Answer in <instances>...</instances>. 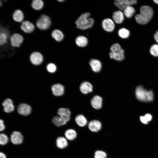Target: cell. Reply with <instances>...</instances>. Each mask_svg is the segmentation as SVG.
<instances>
[{"label":"cell","mask_w":158,"mask_h":158,"mask_svg":"<svg viewBox=\"0 0 158 158\" xmlns=\"http://www.w3.org/2000/svg\"><path fill=\"white\" fill-rule=\"evenodd\" d=\"M154 37L155 40L158 43V31L156 32Z\"/></svg>","instance_id":"obj_39"},{"label":"cell","mask_w":158,"mask_h":158,"mask_svg":"<svg viewBox=\"0 0 158 158\" xmlns=\"http://www.w3.org/2000/svg\"><path fill=\"white\" fill-rule=\"evenodd\" d=\"M47 71L50 73H53L55 72L56 69V65L53 63L48 64L47 66Z\"/></svg>","instance_id":"obj_35"},{"label":"cell","mask_w":158,"mask_h":158,"mask_svg":"<svg viewBox=\"0 0 158 158\" xmlns=\"http://www.w3.org/2000/svg\"><path fill=\"white\" fill-rule=\"evenodd\" d=\"M0 158H6V157L4 153L0 152Z\"/></svg>","instance_id":"obj_40"},{"label":"cell","mask_w":158,"mask_h":158,"mask_svg":"<svg viewBox=\"0 0 158 158\" xmlns=\"http://www.w3.org/2000/svg\"><path fill=\"white\" fill-rule=\"evenodd\" d=\"M89 64L92 70L94 72L98 73L101 70L102 64L99 60L95 59H92L90 61Z\"/></svg>","instance_id":"obj_19"},{"label":"cell","mask_w":158,"mask_h":158,"mask_svg":"<svg viewBox=\"0 0 158 158\" xmlns=\"http://www.w3.org/2000/svg\"><path fill=\"white\" fill-rule=\"evenodd\" d=\"M31 6L35 9L40 10L43 7L44 3L41 0H34L32 1Z\"/></svg>","instance_id":"obj_29"},{"label":"cell","mask_w":158,"mask_h":158,"mask_svg":"<svg viewBox=\"0 0 158 158\" xmlns=\"http://www.w3.org/2000/svg\"><path fill=\"white\" fill-rule=\"evenodd\" d=\"M94 158H107V155L104 151L101 150H96L94 154Z\"/></svg>","instance_id":"obj_31"},{"label":"cell","mask_w":158,"mask_h":158,"mask_svg":"<svg viewBox=\"0 0 158 158\" xmlns=\"http://www.w3.org/2000/svg\"><path fill=\"white\" fill-rule=\"evenodd\" d=\"M102 98L97 95L94 96L91 100V104L92 107L96 109L101 108L102 104Z\"/></svg>","instance_id":"obj_15"},{"label":"cell","mask_w":158,"mask_h":158,"mask_svg":"<svg viewBox=\"0 0 158 158\" xmlns=\"http://www.w3.org/2000/svg\"><path fill=\"white\" fill-rule=\"evenodd\" d=\"M135 94L137 99L139 100L150 102L154 99V94L151 90L145 89L142 85L137 86L135 90Z\"/></svg>","instance_id":"obj_3"},{"label":"cell","mask_w":158,"mask_h":158,"mask_svg":"<svg viewBox=\"0 0 158 158\" xmlns=\"http://www.w3.org/2000/svg\"><path fill=\"white\" fill-rule=\"evenodd\" d=\"M32 109L31 106L27 104L22 103L20 104L17 108L18 112L20 114L27 116L31 112Z\"/></svg>","instance_id":"obj_9"},{"label":"cell","mask_w":158,"mask_h":158,"mask_svg":"<svg viewBox=\"0 0 158 158\" xmlns=\"http://www.w3.org/2000/svg\"><path fill=\"white\" fill-rule=\"evenodd\" d=\"M140 120L143 123L145 124H147L148 123V122L146 120L144 116H141L140 117Z\"/></svg>","instance_id":"obj_38"},{"label":"cell","mask_w":158,"mask_h":158,"mask_svg":"<svg viewBox=\"0 0 158 158\" xmlns=\"http://www.w3.org/2000/svg\"><path fill=\"white\" fill-rule=\"evenodd\" d=\"M21 29L26 33H30L34 30L33 24L28 21H25L22 22L20 25Z\"/></svg>","instance_id":"obj_17"},{"label":"cell","mask_w":158,"mask_h":158,"mask_svg":"<svg viewBox=\"0 0 158 158\" xmlns=\"http://www.w3.org/2000/svg\"><path fill=\"white\" fill-rule=\"evenodd\" d=\"M58 1L59 2H63L64 1L63 0H58Z\"/></svg>","instance_id":"obj_43"},{"label":"cell","mask_w":158,"mask_h":158,"mask_svg":"<svg viewBox=\"0 0 158 158\" xmlns=\"http://www.w3.org/2000/svg\"><path fill=\"white\" fill-rule=\"evenodd\" d=\"M103 28L107 32L113 31L115 28V24L114 21L110 18L104 19L102 23Z\"/></svg>","instance_id":"obj_10"},{"label":"cell","mask_w":158,"mask_h":158,"mask_svg":"<svg viewBox=\"0 0 158 158\" xmlns=\"http://www.w3.org/2000/svg\"><path fill=\"white\" fill-rule=\"evenodd\" d=\"M136 0H116L114 4L121 11H124L127 7L137 4Z\"/></svg>","instance_id":"obj_6"},{"label":"cell","mask_w":158,"mask_h":158,"mask_svg":"<svg viewBox=\"0 0 158 158\" xmlns=\"http://www.w3.org/2000/svg\"><path fill=\"white\" fill-rule=\"evenodd\" d=\"M118 33L120 37L122 38L126 39L129 37L130 32L128 29L125 28H122L119 30Z\"/></svg>","instance_id":"obj_30"},{"label":"cell","mask_w":158,"mask_h":158,"mask_svg":"<svg viewBox=\"0 0 158 158\" xmlns=\"http://www.w3.org/2000/svg\"><path fill=\"white\" fill-rule=\"evenodd\" d=\"M80 90L81 92L84 94H87L93 91L92 84L87 81L83 82L80 85Z\"/></svg>","instance_id":"obj_16"},{"label":"cell","mask_w":158,"mask_h":158,"mask_svg":"<svg viewBox=\"0 0 158 158\" xmlns=\"http://www.w3.org/2000/svg\"><path fill=\"white\" fill-rule=\"evenodd\" d=\"M90 14L88 12L81 14L75 22L77 27L82 30L87 29L93 25L94 21L93 19L90 18Z\"/></svg>","instance_id":"obj_2"},{"label":"cell","mask_w":158,"mask_h":158,"mask_svg":"<svg viewBox=\"0 0 158 158\" xmlns=\"http://www.w3.org/2000/svg\"><path fill=\"white\" fill-rule=\"evenodd\" d=\"M51 36L57 42L61 41L64 38V35L62 32L58 29L55 30L52 32Z\"/></svg>","instance_id":"obj_26"},{"label":"cell","mask_w":158,"mask_h":158,"mask_svg":"<svg viewBox=\"0 0 158 158\" xmlns=\"http://www.w3.org/2000/svg\"><path fill=\"white\" fill-rule=\"evenodd\" d=\"M150 52L152 55L158 56V44H154L152 45L150 49Z\"/></svg>","instance_id":"obj_32"},{"label":"cell","mask_w":158,"mask_h":158,"mask_svg":"<svg viewBox=\"0 0 158 158\" xmlns=\"http://www.w3.org/2000/svg\"><path fill=\"white\" fill-rule=\"evenodd\" d=\"M65 138L68 140L73 141L77 138L78 134L75 130L73 128H69L65 131L64 133Z\"/></svg>","instance_id":"obj_20"},{"label":"cell","mask_w":158,"mask_h":158,"mask_svg":"<svg viewBox=\"0 0 158 158\" xmlns=\"http://www.w3.org/2000/svg\"><path fill=\"white\" fill-rule=\"evenodd\" d=\"M23 135L18 131L13 132L11 136V140L13 143L15 145L21 144L23 142Z\"/></svg>","instance_id":"obj_12"},{"label":"cell","mask_w":158,"mask_h":158,"mask_svg":"<svg viewBox=\"0 0 158 158\" xmlns=\"http://www.w3.org/2000/svg\"><path fill=\"white\" fill-rule=\"evenodd\" d=\"M52 121L53 123L57 126H60L64 125L67 123L59 116H56L53 117Z\"/></svg>","instance_id":"obj_27"},{"label":"cell","mask_w":158,"mask_h":158,"mask_svg":"<svg viewBox=\"0 0 158 158\" xmlns=\"http://www.w3.org/2000/svg\"><path fill=\"white\" fill-rule=\"evenodd\" d=\"M56 145L57 147L60 149L65 148L68 145V140L63 137H58L56 140Z\"/></svg>","instance_id":"obj_22"},{"label":"cell","mask_w":158,"mask_h":158,"mask_svg":"<svg viewBox=\"0 0 158 158\" xmlns=\"http://www.w3.org/2000/svg\"><path fill=\"white\" fill-rule=\"evenodd\" d=\"M12 18L13 20L16 22H22L24 18L23 13L21 10L17 9L13 13Z\"/></svg>","instance_id":"obj_23"},{"label":"cell","mask_w":158,"mask_h":158,"mask_svg":"<svg viewBox=\"0 0 158 158\" xmlns=\"http://www.w3.org/2000/svg\"><path fill=\"white\" fill-rule=\"evenodd\" d=\"M5 128V126L4 121L2 119H0V131L3 130Z\"/></svg>","instance_id":"obj_37"},{"label":"cell","mask_w":158,"mask_h":158,"mask_svg":"<svg viewBox=\"0 0 158 158\" xmlns=\"http://www.w3.org/2000/svg\"><path fill=\"white\" fill-rule=\"evenodd\" d=\"M31 62L34 65H38L41 64L43 61V57L42 54L38 52L31 54L30 56Z\"/></svg>","instance_id":"obj_11"},{"label":"cell","mask_w":158,"mask_h":158,"mask_svg":"<svg viewBox=\"0 0 158 158\" xmlns=\"http://www.w3.org/2000/svg\"><path fill=\"white\" fill-rule=\"evenodd\" d=\"M8 141L7 136L4 134H0V145H4L6 144Z\"/></svg>","instance_id":"obj_33"},{"label":"cell","mask_w":158,"mask_h":158,"mask_svg":"<svg viewBox=\"0 0 158 158\" xmlns=\"http://www.w3.org/2000/svg\"><path fill=\"white\" fill-rule=\"evenodd\" d=\"M112 18L115 23L118 24H121L124 19V13L120 10L114 11L113 13Z\"/></svg>","instance_id":"obj_21"},{"label":"cell","mask_w":158,"mask_h":158,"mask_svg":"<svg viewBox=\"0 0 158 158\" xmlns=\"http://www.w3.org/2000/svg\"><path fill=\"white\" fill-rule=\"evenodd\" d=\"M140 13L135 16L136 22L141 25H144L149 22L152 19L154 14L152 8L150 6L144 5L140 8Z\"/></svg>","instance_id":"obj_1"},{"label":"cell","mask_w":158,"mask_h":158,"mask_svg":"<svg viewBox=\"0 0 158 158\" xmlns=\"http://www.w3.org/2000/svg\"><path fill=\"white\" fill-rule=\"evenodd\" d=\"M75 121L77 125L81 128L86 126L88 122L86 117L82 114L77 115L75 118Z\"/></svg>","instance_id":"obj_14"},{"label":"cell","mask_w":158,"mask_h":158,"mask_svg":"<svg viewBox=\"0 0 158 158\" xmlns=\"http://www.w3.org/2000/svg\"><path fill=\"white\" fill-rule=\"evenodd\" d=\"M2 5V3L1 0H0V7Z\"/></svg>","instance_id":"obj_42"},{"label":"cell","mask_w":158,"mask_h":158,"mask_svg":"<svg viewBox=\"0 0 158 158\" xmlns=\"http://www.w3.org/2000/svg\"><path fill=\"white\" fill-rule=\"evenodd\" d=\"M87 126L88 129L91 132L97 133L101 130L102 124L100 121L95 119L89 121Z\"/></svg>","instance_id":"obj_5"},{"label":"cell","mask_w":158,"mask_h":158,"mask_svg":"<svg viewBox=\"0 0 158 158\" xmlns=\"http://www.w3.org/2000/svg\"><path fill=\"white\" fill-rule=\"evenodd\" d=\"M144 116L148 122L151 121L152 118V115L149 114H145Z\"/></svg>","instance_id":"obj_36"},{"label":"cell","mask_w":158,"mask_h":158,"mask_svg":"<svg viewBox=\"0 0 158 158\" xmlns=\"http://www.w3.org/2000/svg\"><path fill=\"white\" fill-rule=\"evenodd\" d=\"M24 40L23 37L20 34L14 33L12 34L9 38L11 45L14 47H19L23 42Z\"/></svg>","instance_id":"obj_7"},{"label":"cell","mask_w":158,"mask_h":158,"mask_svg":"<svg viewBox=\"0 0 158 158\" xmlns=\"http://www.w3.org/2000/svg\"><path fill=\"white\" fill-rule=\"evenodd\" d=\"M51 90L53 95L56 96H61L64 93V87L60 84L54 85L51 87Z\"/></svg>","instance_id":"obj_18"},{"label":"cell","mask_w":158,"mask_h":158,"mask_svg":"<svg viewBox=\"0 0 158 158\" xmlns=\"http://www.w3.org/2000/svg\"><path fill=\"white\" fill-rule=\"evenodd\" d=\"M58 115L65 120L67 122L71 118V113L69 109L67 108H59L57 111Z\"/></svg>","instance_id":"obj_13"},{"label":"cell","mask_w":158,"mask_h":158,"mask_svg":"<svg viewBox=\"0 0 158 158\" xmlns=\"http://www.w3.org/2000/svg\"><path fill=\"white\" fill-rule=\"evenodd\" d=\"M4 111L8 113L12 112L15 109V107L12 100L9 98L5 99L2 103Z\"/></svg>","instance_id":"obj_8"},{"label":"cell","mask_w":158,"mask_h":158,"mask_svg":"<svg viewBox=\"0 0 158 158\" xmlns=\"http://www.w3.org/2000/svg\"><path fill=\"white\" fill-rule=\"evenodd\" d=\"M122 49L121 46L118 43H115L113 44L110 48L111 52L114 53L119 52Z\"/></svg>","instance_id":"obj_34"},{"label":"cell","mask_w":158,"mask_h":158,"mask_svg":"<svg viewBox=\"0 0 158 158\" xmlns=\"http://www.w3.org/2000/svg\"><path fill=\"white\" fill-rule=\"evenodd\" d=\"M51 23L49 17L46 15H42L37 21L36 25L39 29L45 30L49 28Z\"/></svg>","instance_id":"obj_4"},{"label":"cell","mask_w":158,"mask_h":158,"mask_svg":"<svg viewBox=\"0 0 158 158\" xmlns=\"http://www.w3.org/2000/svg\"><path fill=\"white\" fill-rule=\"evenodd\" d=\"M124 14L125 16L128 18L132 17L135 12L134 8L131 6L126 7L124 10Z\"/></svg>","instance_id":"obj_28"},{"label":"cell","mask_w":158,"mask_h":158,"mask_svg":"<svg viewBox=\"0 0 158 158\" xmlns=\"http://www.w3.org/2000/svg\"><path fill=\"white\" fill-rule=\"evenodd\" d=\"M153 1L155 3L158 4V0H153Z\"/></svg>","instance_id":"obj_41"},{"label":"cell","mask_w":158,"mask_h":158,"mask_svg":"<svg viewBox=\"0 0 158 158\" xmlns=\"http://www.w3.org/2000/svg\"><path fill=\"white\" fill-rule=\"evenodd\" d=\"M109 57L111 59H114L117 61H121L124 58V50L122 49L120 51L117 52H110Z\"/></svg>","instance_id":"obj_24"},{"label":"cell","mask_w":158,"mask_h":158,"mask_svg":"<svg viewBox=\"0 0 158 158\" xmlns=\"http://www.w3.org/2000/svg\"><path fill=\"white\" fill-rule=\"evenodd\" d=\"M75 42L78 46L84 47L87 45L88 41L87 39L85 37L83 36H79L76 37Z\"/></svg>","instance_id":"obj_25"}]
</instances>
